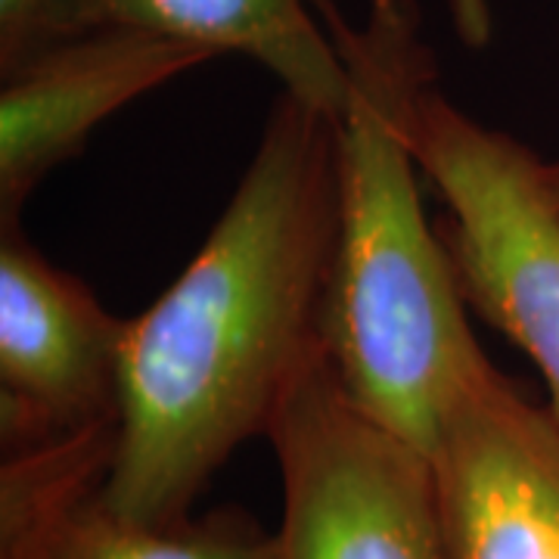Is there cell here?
Masks as SVG:
<instances>
[{
	"label": "cell",
	"instance_id": "obj_1",
	"mask_svg": "<svg viewBox=\"0 0 559 559\" xmlns=\"http://www.w3.org/2000/svg\"><path fill=\"white\" fill-rule=\"evenodd\" d=\"M333 121L280 91L255 156L180 277L121 342L119 439L103 500L146 525L190 516L230 454L267 436L330 352Z\"/></svg>",
	"mask_w": 559,
	"mask_h": 559
},
{
	"label": "cell",
	"instance_id": "obj_2",
	"mask_svg": "<svg viewBox=\"0 0 559 559\" xmlns=\"http://www.w3.org/2000/svg\"><path fill=\"white\" fill-rule=\"evenodd\" d=\"M320 16L348 72L333 121L330 358L348 399L429 457L448 404L485 355L417 180L414 119L439 66L419 0H370L360 25L323 0Z\"/></svg>",
	"mask_w": 559,
	"mask_h": 559
},
{
	"label": "cell",
	"instance_id": "obj_3",
	"mask_svg": "<svg viewBox=\"0 0 559 559\" xmlns=\"http://www.w3.org/2000/svg\"><path fill=\"white\" fill-rule=\"evenodd\" d=\"M414 146L448 205L439 234L466 308L532 358L559 417V205L544 159L466 116L439 81L419 97Z\"/></svg>",
	"mask_w": 559,
	"mask_h": 559
},
{
	"label": "cell",
	"instance_id": "obj_4",
	"mask_svg": "<svg viewBox=\"0 0 559 559\" xmlns=\"http://www.w3.org/2000/svg\"><path fill=\"white\" fill-rule=\"evenodd\" d=\"M264 439L283 491L267 559H444L429 457L348 399L330 352Z\"/></svg>",
	"mask_w": 559,
	"mask_h": 559
},
{
	"label": "cell",
	"instance_id": "obj_5",
	"mask_svg": "<svg viewBox=\"0 0 559 559\" xmlns=\"http://www.w3.org/2000/svg\"><path fill=\"white\" fill-rule=\"evenodd\" d=\"M444 559H559V417L481 355L429 454Z\"/></svg>",
	"mask_w": 559,
	"mask_h": 559
},
{
	"label": "cell",
	"instance_id": "obj_6",
	"mask_svg": "<svg viewBox=\"0 0 559 559\" xmlns=\"http://www.w3.org/2000/svg\"><path fill=\"white\" fill-rule=\"evenodd\" d=\"M124 326L87 283L25 240L20 224L0 227L3 454L119 423Z\"/></svg>",
	"mask_w": 559,
	"mask_h": 559
},
{
	"label": "cell",
	"instance_id": "obj_7",
	"mask_svg": "<svg viewBox=\"0 0 559 559\" xmlns=\"http://www.w3.org/2000/svg\"><path fill=\"white\" fill-rule=\"evenodd\" d=\"M212 60L190 40L100 25L0 75V227L20 224L44 178L121 106Z\"/></svg>",
	"mask_w": 559,
	"mask_h": 559
},
{
	"label": "cell",
	"instance_id": "obj_8",
	"mask_svg": "<svg viewBox=\"0 0 559 559\" xmlns=\"http://www.w3.org/2000/svg\"><path fill=\"white\" fill-rule=\"evenodd\" d=\"M109 451L66 439L3 457L0 559H267L271 532L240 507L146 525L103 500Z\"/></svg>",
	"mask_w": 559,
	"mask_h": 559
},
{
	"label": "cell",
	"instance_id": "obj_9",
	"mask_svg": "<svg viewBox=\"0 0 559 559\" xmlns=\"http://www.w3.org/2000/svg\"><path fill=\"white\" fill-rule=\"evenodd\" d=\"M323 0H100V25H131L242 53L280 81L283 94L340 119L348 72L320 16Z\"/></svg>",
	"mask_w": 559,
	"mask_h": 559
},
{
	"label": "cell",
	"instance_id": "obj_10",
	"mask_svg": "<svg viewBox=\"0 0 559 559\" xmlns=\"http://www.w3.org/2000/svg\"><path fill=\"white\" fill-rule=\"evenodd\" d=\"M91 28H100V0H0V75Z\"/></svg>",
	"mask_w": 559,
	"mask_h": 559
},
{
	"label": "cell",
	"instance_id": "obj_11",
	"mask_svg": "<svg viewBox=\"0 0 559 559\" xmlns=\"http://www.w3.org/2000/svg\"><path fill=\"white\" fill-rule=\"evenodd\" d=\"M544 180H547V190L550 197L559 205V159L557 162H544Z\"/></svg>",
	"mask_w": 559,
	"mask_h": 559
}]
</instances>
